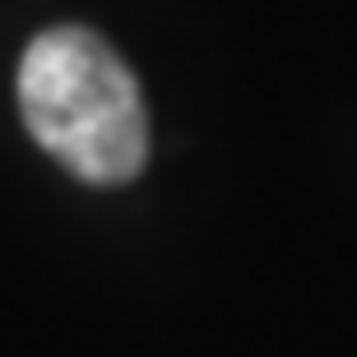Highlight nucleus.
Returning <instances> with one entry per match:
<instances>
[{
  "label": "nucleus",
  "instance_id": "obj_1",
  "mask_svg": "<svg viewBox=\"0 0 357 357\" xmlns=\"http://www.w3.org/2000/svg\"><path fill=\"white\" fill-rule=\"evenodd\" d=\"M19 112L28 135L89 185H126L149 162V112L139 79L93 28L61 24L19 61Z\"/></svg>",
  "mask_w": 357,
  "mask_h": 357
}]
</instances>
